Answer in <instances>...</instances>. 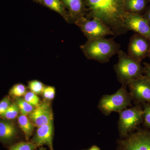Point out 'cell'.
Segmentation results:
<instances>
[{
    "mask_svg": "<svg viewBox=\"0 0 150 150\" xmlns=\"http://www.w3.org/2000/svg\"><path fill=\"white\" fill-rule=\"evenodd\" d=\"M26 92V88L24 85L18 83L14 85L10 90V95L13 97L18 98L24 96Z\"/></svg>",
    "mask_w": 150,
    "mask_h": 150,
    "instance_id": "cell-21",
    "label": "cell"
},
{
    "mask_svg": "<svg viewBox=\"0 0 150 150\" xmlns=\"http://www.w3.org/2000/svg\"><path fill=\"white\" fill-rule=\"evenodd\" d=\"M143 110L139 106L126 108L119 112L118 130L120 136L126 138L143 119Z\"/></svg>",
    "mask_w": 150,
    "mask_h": 150,
    "instance_id": "cell-6",
    "label": "cell"
},
{
    "mask_svg": "<svg viewBox=\"0 0 150 150\" xmlns=\"http://www.w3.org/2000/svg\"><path fill=\"white\" fill-rule=\"evenodd\" d=\"M123 23L127 30L134 31L149 41L150 25L144 17L139 13L126 12L123 18Z\"/></svg>",
    "mask_w": 150,
    "mask_h": 150,
    "instance_id": "cell-7",
    "label": "cell"
},
{
    "mask_svg": "<svg viewBox=\"0 0 150 150\" xmlns=\"http://www.w3.org/2000/svg\"><path fill=\"white\" fill-rule=\"evenodd\" d=\"M74 23L79 27L88 40L115 35L110 27L97 18L83 16L75 21Z\"/></svg>",
    "mask_w": 150,
    "mask_h": 150,
    "instance_id": "cell-5",
    "label": "cell"
},
{
    "mask_svg": "<svg viewBox=\"0 0 150 150\" xmlns=\"http://www.w3.org/2000/svg\"><path fill=\"white\" fill-rule=\"evenodd\" d=\"M38 150H46V148L43 147L41 146L39 147V149Z\"/></svg>",
    "mask_w": 150,
    "mask_h": 150,
    "instance_id": "cell-30",
    "label": "cell"
},
{
    "mask_svg": "<svg viewBox=\"0 0 150 150\" xmlns=\"http://www.w3.org/2000/svg\"><path fill=\"white\" fill-rule=\"evenodd\" d=\"M121 150H150V132L141 131L120 141Z\"/></svg>",
    "mask_w": 150,
    "mask_h": 150,
    "instance_id": "cell-8",
    "label": "cell"
},
{
    "mask_svg": "<svg viewBox=\"0 0 150 150\" xmlns=\"http://www.w3.org/2000/svg\"></svg>",
    "mask_w": 150,
    "mask_h": 150,
    "instance_id": "cell-33",
    "label": "cell"
},
{
    "mask_svg": "<svg viewBox=\"0 0 150 150\" xmlns=\"http://www.w3.org/2000/svg\"><path fill=\"white\" fill-rule=\"evenodd\" d=\"M146 0H123L126 12L139 13L146 8Z\"/></svg>",
    "mask_w": 150,
    "mask_h": 150,
    "instance_id": "cell-17",
    "label": "cell"
},
{
    "mask_svg": "<svg viewBox=\"0 0 150 150\" xmlns=\"http://www.w3.org/2000/svg\"><path fill=\"white\" fill-rule=\"evenodd\" d=\"M149 57L150 58V53H149Z\"/></svg>",
    "mask_w": 150,
    "mask_h": 150,
    "instance_id": "cell-32",
    "label": "cell"
},
{
    "mask_svg": "<svg viewBox=\"0 0 150 150\" xmlns=\"http://www.w3.org/2000/svg\"><path fill=\"white\" fill-rule=\"evenodd\" d=\"M16 103L19 108L21 114L23 115H29L34 110L35 107L26 102L23 98H18L16 99Z\"/></svg>",
    "mask_w": 150,
    "mask_h": 150,
    "instance_id": "cell-19",
    "label": "cell"
},
{
    "mask_svg": "<svg viewBox=\"0 0 150 150\" xmlns=\"http://www.w3.org/2000/svg\"><path fill=\"white\" fill-rule=\"evenodd\" d=\"M56 93V89L51 86L45 87L43 90L42 94L43 97L48 100H51L54 99Z\"/></svg>",
    "mask_w": 150,
    "mask_h": 150,
    "instance_id": "cell-24",
    "label": "cell"
},
{
    "mask_svg": "<svg viewBox=\"0 0 150 150\" xmlns=\"http://www.w3.org/2000/svg\"><path fill=\"white\" fill-rule=\"evenodd\" d=\"M88 150H100V149L96 145H93Z\"/></svg>",
    "mask_w": 150,
    "mask_h": 150,
    "instance_id": "cell-29",
    "label": "cell"
},
{
    "mask_svg": "<svg viewBox=\"0 0 150 150\" xmlns=\"http://www.w3.org/2000/svg\"><path fill=\"white\" fill-rule=\"evenodd\" d=\"M28 86L30 91L36 95L42 93L45 87L44 84L38 80L30 81L28 82Z\"/></svg>",
    "mask_w": 150,
    "mask_h": 150,
    "instance_id": "cell-22",
    "label": "cell"
},
{
    "mask_svg": "<svg viewBox=\"0 0 150 150\" xmlns=\"http://www.w3.org/2000/svg\"><path fill=\"white\" fill-rule=\"evenodd\" d=\"M23 99L34 107L37 106L40 103V98L37 95L31 91L26 92L24 95Z\"/></svg>",
    "mask_w": 150,
    "mask_h": 150,
    "instance_id": "cell-23",
    "label": "cell"
},
{
    "mask_svg": "<svg viewBox=\"0 0 150 150\" xmlns=\"http://www.w3.org/2000/svg\"><path fill=\"white\" fill-rule=\"evenodd\" d=\"M11 104V102L10 98L8 96L5 97L0 101V116L5 112Z\"/></svg>",
    "mask_w": 150,
    "mask_h": 150,
    "instance_id": "cell-25",
    "label": "cell"
},
{
    "mask_svg": "<svg viewBox=\"0 0 150 150\" xmlns=\"http://www.w3.org/2000/svg\"><path fill=\"white\" fill-rule=\"evenodd\" d=\"M18 123L20 128L24 133L25 139L27 141H29L30 138L33 134L35 126L27 115L21 114L18 115Z\"/></svg>",
    "mask_w": 150,
    "mask_h": 150,
    "instance_id": "cell-16",
    "label": "cell"
},
{
    "mask_svg": "<svg viewBox=\"0 0 150 150\" xmlns=\"http://www.w3.org/2000/svg\"><path fill=\"white\" fill-rule=\"evenodd\" d=\"M39 4L59 13L67 22H71L68 11L61 0H40Z\"/></svg>",
    "mask_w": 150,
    "mask_h": 150,
    "instance_id": "cell-15",
    "label": "cell"
},
{
    "mask_svg": "<svg viewBox=\"0 0 150 150\" xmlns=\"http://www.w3.org/2000/svg\"><path fill=\"white\" fill-rule=\"evenodd\" d=\"M84 1L88 18L101 21L110 28L115 35L127 32L123 23V18L126 12L123 0Z\"/></svg>",
    "mask_w": 150,
    "mask_h": 150,
    "instance_id": "cell-1",
    "label": "cell"
},
{
    "mask_svg": "<svg viewBox=\"0 0 150 150\" xmlns=\"http://www.w3.org/2000/svg\"><path fill=\"white\" fill-rule=\"evenodd\" d=\"M54 124L53 122L38 127L30 142L38 147L46 145L50 150H54Z\"/></svg>",
    "mask_w": 150,
    "mask_h": 150,
    "instance_id": "cell-12",
    "label": "cell"
},
{
    "mask_svg": "<svg viewBox=\"0 0 150 150\" xmlns=\"http://www.w3.org/2000/svg\"><path fill=\"white\" fill-rule=\"evenodd\" d=\"M143 119L146 126L150 128V104H146L143 110Z\"/></svg>",
    "mask_w": 150,
    "mask_h": 150,
    "instance_id": "cell-26",
    "label": "cell"
},
{
    "mask_svg": "<svg viewBox=\"0 0 150 150\" xmlns=\"http://www.w3.org/2000/svg\"><path fill=\"white\" fill-rule=\"evenodd\" d=\"M143 72L145 74V76L150 81V64L146 63L144 67L143 68Z\"/></svg>",
    "mask_w": 150,
    "mask_h": 150,
    "instance_id": "cell-27",
    "label": "cell"
},
{
    "mask_svg": "<svg viewBox=\"0 0 150 150\" xmlns=\"http://www.w3.org/2000/svg\"><path fill=\"white\" fill-rule=\"evenodd\" d=\"M150 52L147 39L139 34L133 35L128 46V55L134 60L141 62Z\"/></svg>",
    "mask_w": 150,
    "mask_h": 150,
    "instance_id": "cell-10",
    "label": "cell"
},
{
    "mask_svg": "<svg viewBox=\"0 0 150 150\" xmlns=\"http://www.w3.org/2000/svg\"><path fill=\"white\" fill-rule=\"evenodd\" d=\"M38 147L31 142H17L10 147L8 150H35Z\"/></svg>",
    "mask_w": 150,
    "mask_h": 150,
    "instance_id": "cell-20",
    "label": "cell"
},
{
    "mask_svg": "<svg viewBox=\"0 0 150 150\" xmlns=\"http://www.w3.org/2000/svg\"><path fill=\"white\" fill-rule=\"evenodd\" d=\"M118 61L114 66V69L119 81L126 85L142 75L143 72L140 62L131 58L128 54L120 50L118 53Z\"/></svg>",
    "mask_w": 150,
    "mask_h": 150,
    "instance_id": "cell-3",
    "label": "cell"
},
{
    "mask_svg": "<svg viewBox=\"0 0 150 150\" xmlns=\"http://www.w3.org/2000/svg\"><path fill=\"white\" fill-rule=\"evenodd\" d=\"M130 96L140 102L150 103V81L141 75L129 84Z\"/></svg>",
    "mask_w": 150,
    "mask_h": 150,
    "instance_id": "cell-9",
    "label": "cell"
},
{
    "mask_svg": "<svg viewBox=\"0 0 150 150\" xmlns=\"http://www.w3.org/2000/svg\"><path fill=\"white\" fill-rule=\"evenodd\" d=\"M32 1H33L35 2L36 3H39L40 2V0H32Z\"/></svg>",
    "mask_w": 150,
    "mask_h": 150,
    "instance_id": "cell-31",
    "label": "cell"
},
{
    "mask_svg": "<svg viewBox=\"0 0 150 150\" xmlns=\"http://www.w3.org/2000/svg\"><path fill=\"white\" fill-rule=\"evenodd\" d=\"M149 1H150V0H149Z\"/></svg>",
    "mask_w": 150,
    "mask_h": 150,
    "instance_id": "cell-34",
    "label": "cell"
},
{
    "mask_svg": "<svg viewBox=\"0 0 150 150\" xmlns=\"http://www.w3.org/2000/svg\"><path fill=\"white\" fill-rule=\"evenodd\" d=\"M67 9L70 21H75L85 16L86 9L84 0H61Z\"/></svg>",
    "mask_w": 150,
    "mask_h": 150,
    "instance_id": "cell-14",
    "label": "cell"
},
{
    "mask_svg": "<svg viewBox=\"0 0 150 150\" xmlns=\"http://www.w3.org/2000/svg\"><path fill=\"white\" fill-rule=\"evenodd\" d=\"M149 41H150V40H149Z\"/></svg>",
    "mask_w": 150,
    "mask_h": 150,
    "instance_id": "cell-35",
    "label": "cell"
},
{
    "mask_svg": "<svg viewBox=\"0 0 150 150\" xmlns=\"http://www.w3.org/2000/svg\"><path fill=\"white\" fill-rule=\"evenodd\" d=\"M145 18L149 24L150 25V7L148 8L147 10L146 11L145 16H144Z\"/></svg>",
    "mask_w": 150,
    "mask_h": 150,
    "instance_id": "cell-28",
    "label": "cell"
},
{
    "mask_svg": "<svg viewBox=\"0 0 150 150\" xmlns=\"http://www.w3.org/2000/svg\"><path fill=\"white\" fill-rule=\"evenodd\" d=\"M120 45L112 39L105 37L88 40L81 46L87 59L101 63H106L113 55L118 54Z\"/></svg>",
    "mask_w": 150,
    "mask_h": 150,
    "instance_id": "cell-2",
    "label": "cell"
},
{
    "mask_svg": "<svg viewBox=\"0 0 150 150\" xmlns=\"http://www.w3.org/2000/svg\"><path fill=\"white\" fill-rule=\"evenodd\" d=\"M15 125L10 120L0 121V142L6 145L12 144L18 138Z\"/></svg>",
    "mask_w": 150,
    "mask_h": 150,
    "instance_id": "cell-13",
    "label": "cell"
},
{
    "mask_svg": "<svg viewBox=\"0 0 150 150\" xmlns=\"http://www.w3.org/2000/svg\"><path fill=\"white\" fill-rule=\"evenodd\" d=\"M19 108L16 102L11 103L9 107L2 115L0 116V118L6 120H12L18 117L19 113Z\"/></svg>",
    "mask_w": 150,
    "mask_h": 150,
    "instance_id": "cell-18",
    "label": "cell"
},
{
    "mask_svg": "<svg viewBox=\"0 0 150 150\" xmlns=\"http://www.w3.org/2000/svg\"><path fill=\"white\" fill-rule=\"evenodd\" d=\"M29 118L35 127H40L54 122L53 112L50 103L46 100L40 103L30 114Z\"/></svg>",
    "mask_w": 150,
    "mask_h": 150,
    "instance_id": "cell-11",
    "label": "cell"
},
{
    "mask_svg": "<svg viewBox=\"0 0 150 150\" xmlns=\"http://www.w3.org/2000/svg\"><path fill=\"white\" fill-rule=\"evenodd\" d=\"M130 96L126 85H123L115 93L103 96L100 100L98 108L106 115L113 112H120L131 105Z\"/></svg>",
    "mask_w": 150,
    "mask_h": 150,
    "instance_id": "cell-4",
    "label": "cell"
}]
</instances>
